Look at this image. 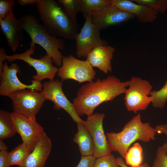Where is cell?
I'll list each match as a JSON object with an SVG mask.
<instances>
[{
	"label": "cell",
	"mask_w": 167,
	"mask_h": 167,
	"mask_svg": "<svg viewBox=\"0 0 167 167\" xmlns=\"http://www.w3.org/2000/svg\"><path fill=\"white\" fill-rule=\"evenodd\" d=\"M16 133L11 113L0 110V139L2 140L13 136Z\"/></svg>",
	"instance_id": "20"
},
{
	"label": "cell",
	"mask_w": 167,
	"mask_h": 167,
	"mask_svg": "<svg viewBox=\"0 0 167 167\" xmlns=\"http://www.w3.org/2000/svg\"><path fill=\"white\" fill-rule=\"evenodd\" d=\"M78 131L73 141L78 145L81 156L93 155L94 145L92 137L83 123H77Z\"/></svg>",
	"instance_id": "19"
},
{
	"label": "cell",
	"mask_w": 167,
	"mask_h": 167,
	"mask_svg": "<svg viewBox=\"0 0 167 167\" xmlns=\"http://www.w3.org/2000/svg\"><path fill=\"white\" fill-rule=\"evenodd\" d=\"M57 73L62 82L70 79L79 84L93 81L96 75L93 67L87 60L77 59L71 55L63 57L62 65Z\"/></svg>",
	"instance_id": "7"
},
{
	"label": "cell",
	"mask_w": 167,
	"mask_h": 167,
	"mask_svg": "<svg viewBox=\"0 0 167 167\" xmlns=\"http://www.w3.org/2000/svg\"><path fill=\"white\" fill-rule=\"evenodd\" d=\"M111 1L112 5L120 10L134 15L140 23L152 22L157 18L158 14L153 10L132 0H111Z\"/></svg>",
	"instance_id": "16"
},
{
	"label": "cell",
	"mask_w": 167,
	"mask_h": 167,
	"mask_svg": "<svg viewBox=\"0 0 167 167\" xmlns=\"http://www.w3.org/2000/svg\"><path fill=\"white\" fill-rule=\"evenodd\" d=\"M35 48V45L30 43L29 49L25 52L12 55H7L6 53L4 57L9 62L16 60H21L33 67L36 72V74L32 77L34 80L40 82L45 79L54 80L58 68L54 66L52 58L47 54L40 59L32 57L31 55L34 54Z\"/></svg>",
	"instance_id": "6"
},
{
	"label": "cell",
	"mask_w": 167,
	"mask_h": 167,
	"mask_svg": "<svg viewBox=\"0 0 167 167\" xmlns=\"http://www.w3.org/2000/svg\"><path fill=\"white\" fill-rule=\"evenodd\" d=\"M62 81L58 79L44 82L41 92L46 100L52 101L54 108L56 110L62 109L69 114L73 120L76 123H83L84 120L78 114L73 103L65 95L62 89Z\"/></svg>",
	"instance_id": "12"
},
{
	"label": "cell",
	"mask_w": 167,
	"mask_h": 167,
	"mask_svg": "<svg viewBox=\"0 0 167 167\" xmlns=\"http://www.w3.org/2000/svg\"><path fill=\"white\" fill-rule=\"evenodd\" d=\"M5 50L2 48L0 49V77L2 75V66L3 65V62L6 60L4 55L6 54Z\"/></svg>",
	"instance_id": "34"
},
{
	"label": "cell",
	"mask_w": 167,
	"mask_h": 167,
	"mask_svg": "<svg viewBox=\"0 0 167 167\" xmlns=\"http://www.w3.org/2000/svg\"><path fill=\"white\" fill-rule=\"evenodd\" d=\"M19 19L24 31L30 37L31 43L41 46L47 54L52 58L54 63L61 67L63 56L60 50L64 49V41L50 35L34 15H26Z\"/></svg>",
	"instance_id": "4"
},
{
	"label": "cell",
	"mask_w": 167,
	"mask_h": 167,
	"mask_svg": "<svg viewBox=\"0 0 167 167\" xmlns=\"http://www.w3.org/2000/svg\"><path fill=\"white\" fill-rule=\"evenodd\" d=\"M155 128L148 122H142L140 113L134 116L120 132L107 133L106 136L112 150L118 152L124 158L130 146L140 140L148 142L155 139Z\"/></svg>",
	"instance_id": "3"
},
{
	"label": "cell",
	"mask_w": 167,
	"mask_h": 167,
	"mask_svg": "<svg viewBox=\"0 0 167 167\" xmlns=\"http://www.w3.org/2000/svg\"><path fill=\"white\" fill-rule=\"evenodd\" d=\"M11 114L16 133L19 134L22 143L31 152L44 132L43 127L37 122L36 118L27 117L14 112Z\"/></svg>",
	"instance_id": "9"
},
{
	"label": "cell",
	"mask_w": 167,
	"mask_h": 167,
	"mask_svg": "<svg viewBox=\"0 0 167 167\" xmlns=\"http://www.w3.org/2000/svg\"><path fill=\"white\" fill-rule=\"evenodd\" d=\"M115 50L108 45L98 46L88 53L86 60L92 67H96L107 74L112 71L111 61Z\"/></svg>",
	"instance_id": "18"
},
{
	"label": "cell",
	"mask_w": 167,
	"mask_h": 167,
	"mask_svg": "<svg viewBox=\"0 0 167 167\" xmlns=\"http://www.w3.org/2000/svg\"><path fill=\"white\" fill-rule=\"evenodd\" d=\"M2 73L0 77V95L8 97L12 93L24 89H30L42 91V85L41 82L32 80V84L27 85L21 83L17 76L21 71L16 63H12L9 66L6 62L2 66Z\"/></svg>",
	"instance_id": "11"
},
{
	"label": "cell",
	"mask_w": 167,
	"mask_h": 167,
	"mask_svg": "<svg viewBox=\"0 0 167 167\" xmlns=\"http://www.w3.org/2000/svg\"><path fill=\"white\" fill-rule=\"evenodd\" d=\"M30 152L23 143L18 145L8 153L10 166L16 165L20 167Z\"/></svg>",
	"instance_id": "23"
},
{
	"label": "cell",
	"mask_w": 167,
	"mask_h": 167,
	"mask_svg": "<svg viewBox=\"0 0 167 167\" xmlns=\"http://www.w3.org/2000/svg\"><path fill=\"white\" fill-rule=\"evenodd\" d=\"M2 32L12 51L15 52L24 39L22 25L19 19L14 15L4 19H0Z\"/></svg>",
	"instance_id": "15"
},
{
	"label": "cell",
	"mask_w": 167,
	"mask_h": 167,
	"mask_svg": "<svg viewBox=\"0 0 167 167\" xmlns=\"http://www.w3.org/2000/svg\"><path fill=\"white\" fill-rule=\"evenodd\" d=\"M85 19L82 28L75 38L76 54L79 58L86 57L93 49L107 45L106 41L101 39V30L92 23L91 15H88Z\"/></svg>",
	"instance_id": "10"
},
{
	"label": "cell",
	"mask_w": 167,
	"mask_h": 167,
	"mask_svg": "<svg viewBox=\"0 0 167 167\" xmlns=\"http://www.w3.org/2000/svg\"><path fill=\"white\" fill-rule=\"evenodd\" d=\"M7 147L2 140H0V167H9Z\"/></svg>",
	"instance_id": "30"
},
{
	"label": "cell",
	"mask_w": 167,
	"mask_h": 167,
	"mask_svg": "<svg viewBox=\"0 0 167 167\" xmlns=\"http://www.w3.org/2000/svg\"><path fill=\"white\" fill-rule=\"evenodd\" d=\"M93 167H121L116 158L111 153L96 159Z\"/></svg>",
	"instance_id": "28"
},
{
	"label": "cell",
	"mask_w": 167,
	"mask_h": 167,
	"mask_svg": "<svg viewBox=\"0 0 167 167\" xmlns=\"http://www.w3.org/2000/svg\"><path fill=\"white\" fill-rule=\"evenodd\" d=\"M37 0H19L18 3L22 6L33 4L36 3Z\"/></svg>",
	"instance_id": "35"
},
{
	"label": "cell",
	"mask_w": 167,
	"mask_h": 167,
	"mask_svg": "<svg viewBox=\"0 0 167 167\" xmlns=\"http://www.w3.org/2000/svg\"><path fill=\"white\" fill-rule=\"evenodd\" d=\"M15 5L14 0H0V19H4L14 15L13 12Z\"/></svg>",
	"instance_id": "27"
},
{
	"label": "cell",
	"mask_w": 167,
	"mask_h": 167,
	"mask_svg": "<svg viewBox=\"0 0 167 167\" xmlns=\"http://www.w3.org/2000/svg\"><path fill=\"white\" fill-rule=\"evenodd\" d=\"M143 150L141 146L138 143H134L128 149L124 158L128 165L131 167H139L143 161Z\"/></svg>",
	"instance_id": "22"
},
{
	"label": "cell",
	"mask_w": 167,
	"mask_h": 167,
	"mask_svg": "<svg viewBox=\"0 0 167 167\" xmlns=\"http://www.w3.org/2000/svg\"><path fill=\"white\" fill-rule=\"evenodd\" d=\"M137 4L146 6L158 14L164 13L167 9V0H132Z\"/></svg>",
	"instance_id": "26"
},
{
	"label": "cell",
	"mask_w": 167,
	"mask_h": 167,
	"mask_svg": "<svg viewBox=\"0 0 167 167\" xmlns=\"http://www.w3.org/2000/svg\"><path fill=\"white\" fill-rule=\"evenodd\" d=\"M156 133L165 134L167 136V124L158 125L155 128ZM163 151L167 156V141L161 146Z\"/></svg>",
	"instance_id": "32"
},
{
	"label": "cell",
	"mask_w": 167,
	"mask_h": 167,
	"mask_svg": "<svg viewBox=\"0 0 167 167\" xmlns=\"http://www.w3.org/2000/svg\"><path fill=\"white\" fill-rule=\"evenodd\" d=\"M123 158L120 157L116 158L117 161L119 165L121 167H130L126 164ZM139 167H150V166L148 163L145 162L142 164Z\"/></svg>",
	"instance_id": "33"
},
{
	"label": "cell",
	"mask_w": 167,
	"mask_h": 167,
	"mask_svg": "<svg viewBox=\"0 0 167 167\" xmlns=\"http://www.w3.org/2000/svg\"><path fill=\"white\" fill-rule=\"evenodd\" d=\"M36 5L41 20L51 35L69 40L75 39L78 33L76 22L53 0H37Z\"/></svg>",
	"instance_id": "2"
},
{
	"label": "cell",
	"mask_w": 167,
	"mask_h": 167,
	"mask_svg": "<svg viewBox=\"0 0 167 167\" xmlns=\"http://www.w3.org/2000/svg\"><path fill=\"white\" fill-rule=\"evenodd\" d=\"M96 159L93 155L81 156L79 164L75 167H93Z\"/></svg>",
	"instance_id": "31"
},
{
	"label": "cell",
	"mask_w": 167,
	"mask_h": 167,
	"mask_svg": "<svg viewBox=\"0 0 167 167\" xmlns=\"http://www.w3.org/2000/svg\"><path fill=\"white\" fill-rule=\"evenodd\" d=\"M129 84V80L121 81L113 75L88 82L80 88L73 99L76 112L79 116L92 115L101 104L124 93Z\"/></svg>",
	"instance_id": "1"
},
{
	"label": "cell",
	"mask_w": 167,
	"mask_h": 167,
	"mask_svg": "<svg viewBox=\"0 0 167 167\" xmlns=\"http://www.w3.org/2000/svg\"><path fill=\"white\" fill-rule=\"evenodd\" d=\"M92 22L100 30L134 19L133 15L112 4L91 15Z\"/></svg>",
	"instance_id": "14"
},
{
	"label": "cell",
	"mask_w": 167,
	"mask_h": 167,
	"mask_svg": "<svg viewBox=\"0 0 167 167\" xmlns=\"http://www.w3.org/2000/svg\"><path fill=\"white\" fill-rule=\"evenodd\" d=\"M152 106L156 108L163 109L167 100V81L160 90L152 91L150 94Z\"/></svg>",
	"instance_id": "25"
},
{
	"label": "cell",
	"mask_w": 167,
	"mask_h": 167,
	"mask_svg": "<svg viewBox=\"0 0 167 167\" xmlns=\"http://www.w3.org/2000/svg\"><path fill=\"white\" fill-rule=\"evenodd\" d=\"M52 146L51 140L44 132L20 167H43Z\"/></svg>",
	"instance_id": "17"
},
{
	"label": "cell",
	"mask_w": 167,
	"mask_h": 167,
	"mask_svg": "<svg viewBox=\"0 0 167 167\" xmlns=\"http://www.w3.org/2000/svg\"><path fill=\"white\" fill-rule=\"evenodd\" d=\"M81 12L85 18L111 5V0H80Z\"/></svg>",
	"instance_id": "21"
},
{
	"label": "cell",
	"mask_w": 167,
	"mask_h": 167,
	"mask_svg": "<svg viewBox=\"0 0 167 167\" xmlns=\"http://www.w3.org/2000/svg\"><path fill=\"white\" fill-rule=\"evenodd\" d=\"M8 97L12 101L13 112L30 118H36L46 100L41 92L27 89L14 92Z\"/></svg>",
	"instance_id": "8"
},
{
	"label": "cell",
	"mask_w": 167,
	"mask_h": 167,
	"mask_svg": "<svg viewBox=\"0 0 167 167\" xmlns=\"http://www.w3.org/2000/svg\"><path fill=\"white\" fill-rule=\"evenodd\" d=\"M105 114L96 113L88 116L83 123L89 132L94 145L93 156L96 158L111 153L112 150L109 144L103 126Z\"/></svg>",
	"instance_id": "13"
},
{
	"label": "cell",
	"mask_w": 167,
	"mask_h": 167,
	"mask_svg": "<svg viewBox=\"0 0 167 167\" xmlns=\"http://www.w3.org/2000/svg\"><path fill=\"white\" fill-rule=\"evenodd\" d=\"M129 81V88L124 93L125 104L128 111L137 113L152 103V86L148 81L139 77L133 76Z\"/></svg>",
	"instance_id": "5"
},
{
	"label": "cell",
	"mask_w": 167,
	"mask_h": 167,
	"mask_svg": "<svg viewBox=\"0 0 167 167\" xmlns=\"http://www.w3.org/2000/svg\"><path fill=\"white\" fill-rule=\"evenodd\" d=\"M57 2L63 6L64 11L69 17L76 22L77 15L82 11L80 0H58Z\"/></svg>",
	"instance_id": "24"
},
{
	"label": "cell",
	"mask_w": 167,
	"mask_h": 167,
	"mask_svg": "<svg viewBox=\"0 0 167 167\" xmlns=\"http://www.w3.org/2000/svg\"><path fill=\"white\" fill-rule=\"evenodd\" d=\"M152 167H167V156L161 146L158 148Z\"/></svg>",
	"instance_id": "29"
},
{
	"label": "cell",
	"mask_w": 167,
	"mask_h": 167,
	"mask_svg": "<svg viewBox=\"0 0 167 167\" xmlns=\"http://www.w3.org/2000/svg\"></svg>",
	"instance_id": "36"
}]
</instances>
